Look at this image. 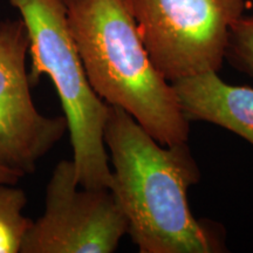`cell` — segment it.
Here are the masks:
<instances>
[{
	"mask_svg": "<svg viewBox=\"0 0 253 253\" xmlns=\"http://www.w3.org/2000/svg\"><path fill=\"white\" fill-rule=\"evenodd\" d=\"M103 141L114 171L110 190L141 253L225 251L217 226L194 217L188 190L201 171L188 142L163 145L126 110L108 104Z\"/></svg>",
	"mask_w": 253,
	"mask_h": 253,
	"instance_id": "obj_1",
	"label": "cell"
},
{
	"mask_svg": "<svg viewBox=\"0 0 253 253\" xmlns=\"http://www.w3.org/2000/svg\"><path fill=\"white\" fill-rule=\"evenodd\" d=\"M87 79L107 104L131 115L158 143L188 142L190 121L157 71L123 0H63Z\"/></svg>",
	"mask_w": 253,
	"mask_h": 253,
	"instance_id": "obj_2",
	"label": "cell"
},
{
	"mask_svg": "<svg viewBox=\"0 0 253 253\" xmlns=\"http://www.w3.org/2000/svg\"><path fill=\"white\" fill-rule=\"evenodd\" d=\"M7 1L19 12L27 31L32 87L47 75L61 101L79 184L88 189H110L113 172L103 141L108 104L88 81L63 0Z\"/></svg>",
	"mask_w": 253,
	"mask_h": 253,
	"instance_id": "obj_3",
	"label": "cell"
},
{
	"mask_svg": "<svg viewBox=\"0 0 253 253\" xmlns=\"http://www.w3.org/2000/svg\"><path fill=\"white\" fill-rule=\"evenodd\" d=\"M157 71L171 82L221 68L244 0H123Z\"/></svg>",
	"mask_w": 253,
	"mask_h": 253,
	"instance_id": "obj_4",
	"label": "cell"
},
{
	"mask_svg": "<svg viewBox=\"0 0 253 253\" xmlns=\"http://www.w3.org/2000/svg\"><path fill=\"white\" fill-rule=\"evenodd\" d=\"M128 227L112 190L82 188L73 160H62L47 183L43 213L32 220L20 253H112Z\"/></svg>",
	"mask_w": 253,
	"mask_h": 253,
	"instance_id": "obj_5",
	"label": "cell"
},
{
	"mask_svg": "<svg viewBox=\"0 0 253 253\" xmlns=\"http://www.w3.org/2000/svg\"><path fill=\"white\" fill-rule=\"evenodd\" d=\"M28 54L24 21H0V166L21 178L36 171L68 131L65 116H46L34 104Z\"/></svg>",
	"mask_w": 253,
	"mask_h": 253,
	"instance_id": "obj_6",
	"label": "cell"
},
{
	"mask_svg": "<svg viewBox=\"0 0 253 253\" xmlns=\"http://www.w3.org/2000/svg\"><path fill=\"white\" fill-rule=\"evenodd\" d=\"M207 72L171 82L189 121H207L235 132L253 145V88L232 86Z\"/></svg>",
	"mask_w": 253,
	"mask_h": 253,
	"instance_id": "obj_7",
	"label": "cell"
},
{
	"mask_svg": "<svg viewBox=\"0 0 253 253\" xmlns=\"http://www.w3.org/2000/svg\"><path fill=\"white\" fill-rule=\"evenodd\" d=\"M15 185L0 183V253H20L32 224L24 214L26 192Z\"/></svg>",
	"mask_w": 253,
	"mask_h": 253,
	"instance_id": "obj_8",
	"label": "cell"
},
{
	"mask_svg": "<svg viewBox=\"0 0 253 253\" xmlns=\"http://www.w3.org/2000/svg\"><path fill=\"white\" fill-rule=\"evenodd\" d=\"M226 58L239 71L253 78V14L243 15L233 25Z\"/></svg>",
	"mask_w": 253,
	"mask_h": 253,
	"instance_id": "obj_9",
	"label": "cell"
},
{
	"mask_svg": "<svg viewBox=\"0 0 253 253\" xmlns=\"http://www.w3.org/2000/svg\"><path fill=\"white\" fill-rule=\"evenodd\" d=\"M21 177L17 173L0 166V183L2 184H17Z\"/></svg>",
	"mask_w": 253,
	"mask_h": 253,
	"instance_id": "obj_10",
	"label": "cell"
}]
</instances>
